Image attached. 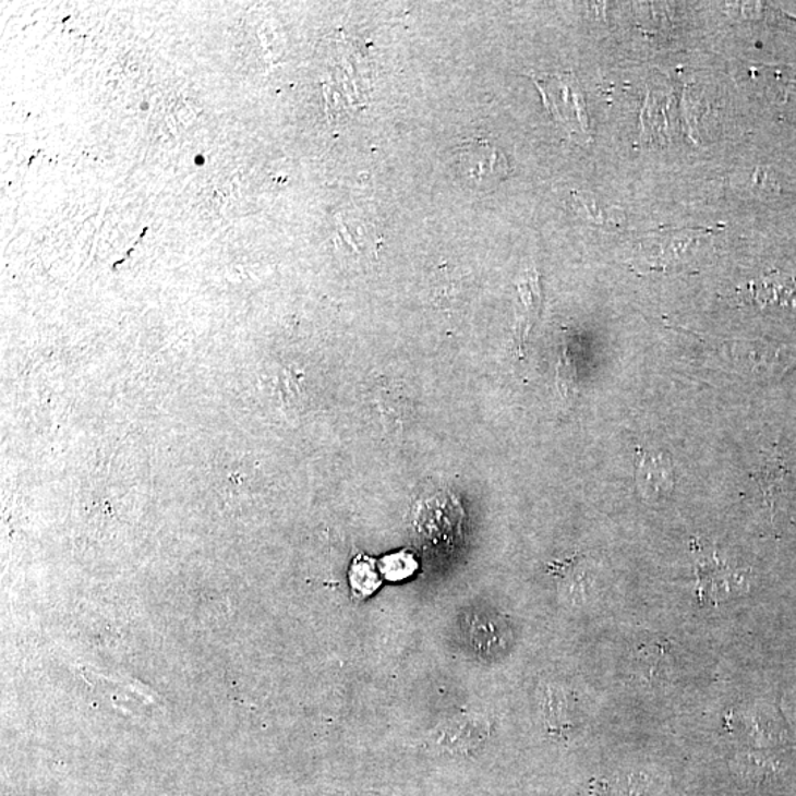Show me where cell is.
I'll return each mask as SVG.
<instances>
[{"label":"cell","instance_id":"1","mask_svg":"<svg viewBox=\"0 0 796 796\" xmlns=\"http://www.w3.org/2000/svg\"><path fill=\"white\" fill-rule=\"evenodd\" d=\"M723 358L731 371L752 381L777 379L796 364V351L789 347L760 341L727 342Z\"/></svg>","mask_w":796,"mask_h":796},{"label":"cell","instance_id":"7","mask_svg":"<svg viewBox=\"0 0 796 796\" xmlns=\"http://www.w3.org/2000/svg\"><path fill=\"white\" fill-rule=\"evenodd\" d=\"M770 83L774 89L781 91L785 96L796 95V69L791 67H773L769 69Z\"/></svg>","mask_w":796,"mask_h":796},{"label":"cell","instance_id":"8","mask_svg":"<svg viewBox=\"0 0 796 796\" xmlns=\"http://www.w3.org/2000/svg\"><path fill=\"white\" fill-rule=\"evenodd\" d=\"M414 564L412 557L406 555H398L389 557L387 563V572L391 578H403L408 574L412 572Z\"/></svg>","mask_w":796,"mask_h":796},{"label":"cell","instance_id":"6","mask_svg":"<svg viewBox=\"0 0 796 796\" xmlns=\"http://www.w3.org/2000/svg\"><path fill=\"white\" fill-rule=\"evenodd\" d=\"M640 662V670L643 672V676L648 678L653 677H665L667 676V670L670 667V662L665 660L664 655H662V651H656V649H652V651H647V653H643L642 656L639 658Z\"/></svg>","mask_w":796,"mask_h":796},{"label":"cell","instance_id":"3","mask_svg":"<svg viewBox=\"0 0 796 796\" xmlns=\"http://www.w3.org/2000/svg\"><path fill=\"white\" fill-rule=\"evenodd\" d=\"M460 166L469 182L478 186L500 182L509 171L505 155L484 140L473 141L463 149Z\"/></svg>","mask_w":796,"mask_h":796},{"label":"cell","instance_id":"4","mask_svg":"<svg viewBox=\"0 0 796 796\" xmlns=\"http://www.w3.org/2000/svg\"><path fill=\"white\" fill-rule=\"evenodd\" d=\"M757 303L764 305H796V275L767 276L752 285Z\"/></svg>","mask_w":796,"mask_h":796},{"label":"cell","instance_id":"2","mask_svg":"<svg viewBox=\"0 0 796 796\" xmlns=\"http://www.w3.org/2000/svg\"><path fill=\"white\" fill-rule=\"evenodd\" d=\"M635 478L640 496L651 503L665 500L676 487L673 460L661 450H637Z\"/></svg>","mask_w":796,"mask_h":796},{"label":"cell","instance_id":"5","mask_svg":"<svg viewBox=\"0 0 796 796\" xmlns=\"http://www.w3.org/2000/svg\"><path fill=\"white\" fill-rule=\"evenodd\" d=\"M701 589L711 599L732 596L735 590L744 588V576L724 569L716 564L705 563L699 569Z\"/></svg>","mask_w":796,"mask_h":796}]
</instances>
